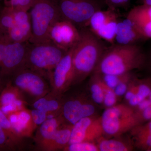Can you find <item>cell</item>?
Listing matches in <instances>:
<instances>
[{
    "instance_id": "obj_26",
    "label": "cell",
    "mask_w": 151,
    "mask_h": 151,
    "mask_svg": "<svg viewBox=\"0 0 151 151\" xmlns=\"http://www.w3.org/2000/svg\"><path fill=\"white\" fill-rule=\"evenodd\" d=\"M0 127L6 132L17 147H19L22 139L17 134L6 115L0 110Z\"/></svg>"
},
{
    "instance_id": "obj_22",
    "label": "cell",
    "mask_w": 151,
    "mask_h": 151,
    "mask_svg": "<svg viewBox=\"0 0 151 151\" xmlns=\"http://www.w3.org/2000/svg\"><path fill=\"white\" fill-rule=\"evenodd\" d=\"M91 75L88 84L89 95L96 105L103 107L104 98L103 80L98 73H93Z\"/></svg>"
},
{
    "instance_id": "obj_11",
    "label": "cell",
    "mask_w": 151,
    "mask_h": 151,
    "mask_svg": "<svg viewBox=\"0 0 151 151\" xmlns=\"http://www.w3.org/2000/svg\"><path fill=\"white\" fill-rule=\"evenodd\" d=\"M74 47L68 51L63 57L49 78L51 91L55 94L63 95L72 86L73 78L72 55Z\"/></svg>"
},
{
    "instance_id": "obj_30",
    "label": "cell",
    "mask_w": 151,
    "mask_h": 151,
    "mask_svg": "<svg viewBox=\"0 0 151 151\" xmlns=\"http://www.w3.org/2000/svg\"><path fill=\"white\" fill-rule=\"evenodd\" d=\"M17 148L7 134L0 127V151L14 150Z\"/></svg>"
},
{
    "instance_id": "obj_7",
    "label": "cell",
    "mask_w": 151,
    "mask_h": 151,
    "mask_svg": "<svg viewBox=\"0 0 151 151\" xmlns=\"http://www.w3.org/2000/svg\"><path fill=\"white\" fill-rule=\"evenodd\" d=\"M96 104L90 95L80 92L63 95L61 115L67 124L73 125L83 118L96 115Z\"/></svg>"
},
{
    "instance_id": "obj_29",
    "label": "cell",
    "mask_w": 151,
    "mask_h": 151,
    "mask_svg": "<svg viewBox=\"0 0 151 151\" xmlns=\"http://www.w3.org/2000/svg\"><path fill=\"white\" fill-rule=\"evenodd\" d=\"M103 82L104 98L103 107L105 109L111 108L116 105L118 101V98L113 89L110 88L108 85H106L104 81H103Z\"/></svg>"
},
{
    "instance_id": "obj_37",
    "label": "cell",
    "mask_w": 151,
    "mask_h": 151,
    "mask_svg": "<svg viewBox=\"0 0 151 151\" xmlns=\"http://www.w3.org/2000/svg\"><path fill=\"white\" fill-rule=\"evenodd\" d=\"M10 43L7 35L0 32V64L4 56L8 45Z\"/></svg>"
},
{
    "instance_id": "obj_9",
    "label": "cell",
    "mask_w": 151,
    "mask_h": 151,
    "mask_svg": "<svg viewBox=\"0 0 151 151\" xmlns=\"http://www.w3.org/2000/svg\"><path fill=\"white\" fill-rule=\"evenodd\" d=\"M119 20L116 9L108 8L96 12L84 27L100 39L113 45L115 43L116 27Z\"/></svg>"
},
{
    "instance_id": "obj_17",
    "label": "cell",
    "mask_w": 151,
    "mask_h": 151,
    "mask_svg": "<svg viewBox=\"0 0 151 151\" xmlns=\"http://www.w3.org/2000/svg\"><path fill=\"white\" fill-rule=\"evenodd\" d=\"M65 123L66 122L60 114L54 118L47 119L41 124L35 137L39 148L43 150L45 147L51 140L57 130Z\"/></svg>"
},
{
    "instance_id": "obj_1",
    "label": "cell",
    "mask_w": 151,
    "mask_h": 151,
    "mask_svg": "<svg viewBox=\"0 0 151 151\" xmlns=\"http://www.w3.org/2000/svg\"><path fill=\"white\" fill-rule=\"evenodd\" d=\"M146 58L141 47L137 44L115 43L105 50L93 73L112 75L129 73L145 67Z\"/></svg>"
},
{
    "instance_id": "obj_10",
    "label": "cell",
    "mask_w": 151,
    "mask_h": 151,
    "mask_svg": "<svg viewBox=\"0 0 151 151\" xmlns=\"http://www.w3.org/2000/svg\"><path fill=\"white\" fill-rule=\"evenodd\" d=\"M28 42L11 43L8 45L0 64V76L6 83L15 73L24 68Z\"/></svg>"
},
{
    "instance_id": "obj_13",
    "label": "cell",
    "mask_w": 151,
    "mask_h": 151,
    "mask_svg": "<svg viewBox=\"0 0 151 151\" xmlns=\"http://www.w3.org/2000/svg\"><path fill=\"white\" fill-rule=\"evenodd\" d=\"M103 136L101 117L96 115L89 116L73 125L68 145L81 142H95Z\"/></svg>"
},
{
    "instance_id": "obj_36",
    "label": "cell",
    "mask_w": 151,
    "mask_h": 151,
    "mask_svg": "<svg viewBox=\"0 0 151 151\" xmlns=\"http://www.w3.org/2000/svg\"><path fill=\"white\" fill-rule=\"evenodd\" d=\"M134 77L129 80L123 81L120 83L113 89L118 99L124 96L126 92H127L128 87H129L130 81H131L132 78H134Z\"/></svg>"
},
{
    "instance_id": "obj_23",
    "label": "cell",
    "mask_w": 151,
    "mask_h": 151,
    "mask_svg": "<svg viewBox=\"0 0 151 151\" xmlns=\"http://www.w3.org/2000/svg\"><path fill=\"white\" fill-rule=\"evenodd\" d=\"M127 18L136 24L151 23V6L142 4L134 7L128 13Z\"/></svg>"
},
{
    "instance_id": "obj_39",
    "label": "cell",
    "mask_w": 151,
    "mask_h": 151,
    "mask_svg": "<svg viewBox=\"0 0 151 151\" xmlns=\"http://www.w3.org/2000/svg\"><path fill=\"white\" fill-rule=\"evenodd\" d=\"M105 3L108 6V8L116 9V8L124 6L128 4L130 0H104Z\"/></svg>"
},
{
    "instance_id": "obj_31",
    "label": "cell",
    "mask_w": 151,
    "mask_h": 151,
    "mask_svg": "<svg viewBox=\"0 0 151 151\" xmlns=\"http://www.w3.org/2000/svg\"><path fill=\"white\" fill-rule=\"evenodd\" d=\"M135 147L144 151H151V134L133 138Z\"/></svg>"
},
{
    "instance_id": "obj_4",
    "label": "cell",
    "mask_w": 151,
    "mask_h": 151,
    "mask_svg": "<svg viewBox=\"0 0 151 151\" xmlns=\"http://www.w3.org/2000/svg\"><path fill=\"white\" fill-rule=\"evenodd\" d=\"M67 52L50 42L29 43L24 68L49 79L55 68Z\"/></svg>"
},
{
    "instance_id": "obj_33",
    "label": "cell",
    "mask_w": 151,
    "mask_h": 151,
    "mask_svg": "<svg viewBox=\"0 0 151 151\" xmlns=\"http://www.w3.org/2000/svg\"><path fill=\"white\" fill-rule=\"evenodd\" d=\"M35 0H11L6 6L29 11Z\"/></svg>"
},
{
    "instance_id": "obj_40",
    "label": "cell",
    "mask_w": 151,
    "mask_h": 151,
    "mask_svg": "<svg viewBox=\"0 0 151 151\" xmlns=\"http://www.w3.org/2000/svg\"><path fill=\"white\" fill-rule=\"evenodd\" d=\"M151 105V101L149 100L147 97L133 109L134 110L135 113H139L141 111L145 110L146 108H147L149 106Z\"/></svg>"
},
{
    "instance_id": "obj_8",
    "label": "cell",
    "mask_w": 151,
    "mask_h": 151,
    "mask_svg": "<svg viewBox=\"0 0 151 151\" xmlns=\"http://www.w3.org/2000/svg\"><path fill=\"white\" fill-rule=\"evenodd\" d=\"M45 79L40 73L24 68L13 76L10 81L22 91L25 97L28 96L34 99L35 102L51 91Z\"/></svg>"
},
{
    "instance_id": "obj_6",
    "label": "cell",
    "mask_w": 151,
    "mask_h": 151,
    "mask_svg": "<svg viewBox=\"0 0 151 151\" xmlns=\"http://www.w3.org/2000/svg\"><path fill=\"white\" fill-rule=\"evenodd\" d=\"M61 18L77 27H85L92 16L102 10L101 0H57Z\"/></svg>"
},
{
    "instance_id": "obj_28",
    "label": "cell",
    "mask_w": 151,
    "mask_h": 151,
    "mask_svg": "<svg viewBox=\"0 0 151 151\" xmlns=\"http://www.w3.org/2000/svg\"><path fill=\"white\" fill-rule=\"evenodd\" d=\"M63 150L67 151H99L97 143L94 142H81L70 144Z\"/></svg>"
},
{
    "instance_id": "obj_34",
    "label": "cell",
    "mask_w": 151,
    "mask_h": 151,
    "mask_svg": "<svg viewBox=\"0 0 151 151\" xmlns=\"http://www.w3.org/2000/svg\"><path fill=\"white\" fill-rule=\"evenodd\" d=\"M30 111L33 121L37 127L47 119V113L46 112L36 109H33Z\"/></svg>"
},
{
    "instance_id": "obj_42",
    "label": "cell",
    "mask_w": 151,
    "mask_h": 151,
    "mask_svg": "<svg viewBox=\"0 0 151 151\" xmlns=\"http://www.w3.org/2000/svg\"><path fill=\"white\" fill-rule=\"evenodd\" d=\"M7 83L0 76V93L2 92Z\"/></svg>"
},
{
    "instance_id": "obj_20",
    "label": "cell",
    "mask_w": 151,
    "mask_h": 151,
    "mask_svg": "<svg viewBox=\"0 0 151 151\" xmlns=\"http://www.w3.org/2000/svg\"><path fill=\"white\" fill-rule=\"evenodd\" d=\"M73 125L65 124L59 128L51 141L43 149V151L63 150L68 145Z\"/></svg>"
},
{
    "instance_id": "obj_3",
    "label": "cell",
    "mask_w": 151,
    "mask_h": 151,
    "mask_svg": "<svg viewBox=\"0 0 151 151\" xmlns=\"http://www.w3.org/2000/svg\"><path fill=\"white\" fill-rule=\"evenodd\" d=\"M32 35L29 42H49V32L52 25L61 18L57 0H35L29 11Z\"/></svg>"
},
{
    "instance_id": "obj_21",
    "label": "cell",
    "mask_w": 151,
    "mask_h": 151,
    "mask_svg": "<svg viewBox=\"0 0 151 151\" xmlns=\"http://www.w3.org/2000/svg\"><path fill=\"white\" fill-rule=\"evenodd\" d=\"M32 35L31 21L17 23L9 29L7 34L10 43H22L29 42Z\"/></svg>"
},
{
    "instance_id": "obj_14",
    "label": "cell",
    "mask_w": 151,
    "mask_h": 151,
    "mask_svg": "<svg viewBox=\"0 0 151 151\" xmlns=\"http://www.w3.org/2000/svg\"><path fill=\"white\" fill-rule=\"evenodd\" d=\"M27 103L22 91L10 81L0 93V110L6 115L25 109Z\"/></svg>"
},
{
    "instance_id": "obj_45",
    "label": "cell",
    "mask_w": 151,
    "mask_h": 151,
    "mask_svg": "<svg viewBox=\"0 0 151 151\" xmlns=\"http://www.w3.org/2000/svg\"><path fill=\"white\" fill-rule=\"evenodd\" d=\"M147 97V98H148L149 100H150V101H151V92H150V94H149L148 96V97Z\"/></svg>"
},
{
    "instance_id": "obj_35",
    "label": "cell",
    "mask_w": 151,
    "mask_h": 151,
    "mask_svg": "<svg viewBox=\"0 0 151 151\" xmlns=\"http://www.w3.org/2000/svg\"><path fill=\"white\" fill-rule=\"evenodd\" d=\"M135 24L146 40L151 39V22H145Z\"/></svg>"
},
{
    "instance_id": "obj_25",
    "label": "cell",
    "mask_w": 151,
    "mask_h": 151,
    "mask_svg": "<svg viewBox=\"0 0 151 151\" xmlns=\"http://www.w3.org/2000/svg\"><path fill=\"white\" fill-rule=\"evenodd\" d=\"M16 24L12 9L5 6L0 11V32L7 35L9 29Z\"/></svg>"
},
{
    "instance_id": "obj_15",
    "label": "cell",
    "mask_w": 151,
    "mask_h": 151,
    "mask_svg": "<svg viewBox=\"0 0 151 151\" xmlns=\"http://www.w3.org/2000/svg\"><path fill=\"white\" fill-rule=\"evenodd\" d=\"M17 134L22 139L31 137L37 129L31 111L27 108L6 115Z\"/></svg>"
},
{
    "instance_id": "obj_27",
    "label": "cell",
    "mask_w": 151,
    "mask_h": 151,
    "mask_svg": "<svg viewBox=\"0 0 151 151\" xmlns=\"http://www.w3.org/2000/svg\"><path fill=\"white\" fill-rule=\"evenodd\" d=\"M99 74L105 84L113 89L120 83L123 81L129 80L134 76L132 72L120 75Z\"/></svg>"
},
{
    "instance_id": "obj_44",
    "label": "cell",
    "mask_w": 151,
    "mask_h": 151,
    "mask_svg": "<svg viewBox=\"0 0 151 151\" xmlns=\"http://www.w3.org/2000/svg\"><path fill=\"white\" fill-rule=\"evenodd\" d=\"M11 0H4L5 4V6H6L9 3Z\"/></svg>"
},
{
    "instance_id": "obj_41",
    "label": "cell",
    "mask_w": 151,
    "mask_h": 151,
    "mask_svg": "<svg viewBox=\"0 0 151 151\" xmlns=\"http://www.w3.org/2000/svg\"><path fill=\"white\" fill-rule=\"evenodd\" d=\"M146 65H147L149 70L151 74V52L148 58L147 57L146 58L145 66ZM150 76L151 77V76Z\"/></svg>"
},
{
    "instance_id": "obj_18",
    "label": "cell",
    "mask_w": 151,
    "mask_h": 151,
    "mask_svg": "<svg viewBox=\"0 0 151 151\" xmlns=\"http://www.w3.org/2000/svg\"><path fill=\"white\" fill-rule=\"evenodd\" d=\"M63 95L55 94L50 91L48 94L34 102L32 106L34 109L48 113L49 118H54L61 114Z\"/></svg>"
},
{
    "instance_id": "obj_38",
    "label": "cell",
    "mask_w": 151,
    "mask_h": 151,
    "mask_svg": "<svg viewBox=\"0 0 151 151\" xmlns=\"http://www.w3.org/2000/svg\"><path fill=\"white\" fill-rule=\"evenodd\" d=\"M136 113L141 124L148 122L151 119V105L143 111Z\"/></svg>"
},
{
    "instance_id": "obj_5",
    "label": "cell",
    "mask_w": 151,
    "mask_h": 151,
    "mask_svg": "<svg viewBox=\"0 0 151 151\" xmlns=\"http://www.w3.org/2000/svg\"><path fill=\"white\" fill-rule=\"evenodd\" d=\"M100 117L107 138L122 136L141 124L134 109L125 103L105 109Z\"/></svg>"
},
{
    "instance_id": "obj_24",
    "label": "cell",
    "mask_w": 151,
    "mask_h": 151,
    "mask_svg": "<svg viewBox=\"0 0 151 151\" xmlns=\"http://www.w3.org/2000/svg\"><path fill=\"white\" fill-rule=\"evenodd\" d=\"M137 93L131 100L130 102L132 105H138L142 100L148 96L151 91V77L142 79L137 78Z\"/></svg>"
},
{
    "instance_id": "obj_43",
    "label": "cell",
    "mask_w": 151,
    "mask_h": 151,
    "mask_svg": "<svg viewBox=\"0 0 151 151\" xmlns=\"http://www.w3.org/2000/svg\"><path fill=\"white\" fill-rule=\"evenodd\" d=\"M142 4L151 6V0H141Z\"/></svg>"
},
{
    "instance_id": "obj_46",
    "label": "cell",
    "mask_w": 151,
    "mask_h": 151,
    "mask_svg": "<svg viewBox=\"0 0 151 151\" xmlns=\"http://www.w3.org/2000/svg\"></svg>"
},
{
    "instance_id": "obj_2",
    "label": "cell",
    "mask_w": 151,
    "mask_h": 151,
    "mask_svg": "<svg viewBox=\"0 0 151 151\" xmlns=\"http://www.w3.org/2000/svg\"><path fill=\"white\" fill-rule=\"evenodd\" d=\"M80 38L72 55L73 78L72 86L80 84L94 72L105 50L103 40L87 28H81Z\"/></svg>"
},
{
    "instance_id": "obj_32",
    "label": "cell",
    "mask_w": 151,
    "mask_h": 151,
    "mask_svg": "<svg viewBox=\"0 0 151 151\" xmlns=\"http://www.w3.org/2000/svg\"><path fill=\"white\" fill-rule=\"evenodd\" d=\"M129 133L133 138L151 134V119L148 122L135 127Z\"/></svg>"
},
{
    "instance_id": "obj_12",
    "label": "cell",
    "mask_w": 151,
    "mask_h": 151,
    "mask_svg": "<svg viewBox=\"0 0 151 151\" xmlns=\"http://www.w3.org/2000/svg\"><path fill=\"white\" fill-rule=\"evenodd\" d=\"M80 38L77 27L61 18L52 25L49 32V42L67 52L77 44Z\"/></svg>"
},
{
    "instance_id": "obj_16",
    "label": "cell",
    "mask_w": 151,
    "mask_h": 151,
    "mask_svg": "<svg viewBox=\"0 0 151 151\" xmlns=\"http://www.w3.org/2000/svg\"><path fill=\"white\" fill-rule=\"evenodd\" d=\"M146 40L134 23L126 18L119 20L117 24L115 35V43L117 44H135L138 42Z\"/></svg>"
},
{
    "instance_id": "obj_19",
    "label": "cell",
    "mask_w": 151,
    "mask_h": 151,
    "mask_svg": "<svg viewBox=\"0 0 151 151\" xmlns=\"http://www.w3.org/2000/svg\"><path fill=\"white\" fill-rule=\"evenodd\" d=\"M122 136L114 137H102L97 140L99 151H131L134 149L132 140L121 138Z\"/></svg>"
}]
</instances>
